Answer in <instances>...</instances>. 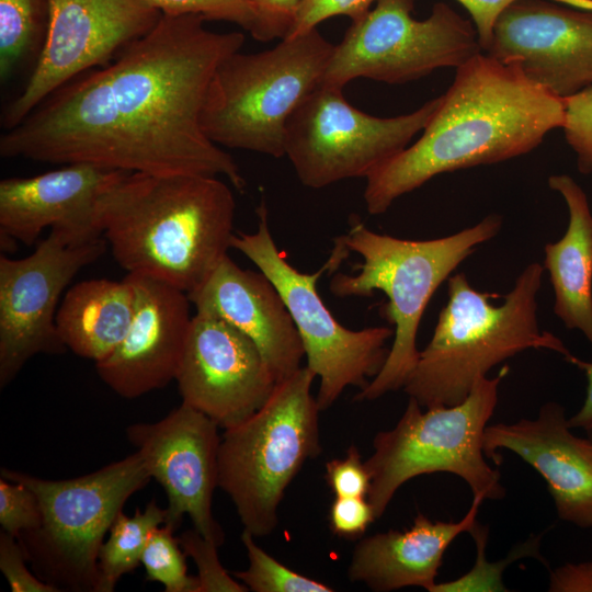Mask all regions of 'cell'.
Segmentation results:
<instances>
[{
	"label": "cell",
	"mask_w": 592,
	"mask_h": 592,
	"mask_svg": "<svg viewBox=\"0 0 592 592\" xmlns=\"http://www.w3.org/2000/svg\"><path fill=\"white\" fill-rule=\"evenodd\" d=\"M254 232L235 234L231 248L244 254L274 284L294 322L307 358L306 366L319 378L316 400L320 411L329 409L350 386L363 389L382 369L394 337L389 327L351 330L327 308L317 282L335 271L350 250L338 237L327 262L314 273L293 266L277 248L269 226L264 202L257 207Z\"/></svg>",
	"instance_id": "30bf717a"
},
{
	"label": "cell",
	"mask_w": 592,
	"mask_h": 592,
	"mask_svg": "<svg viewBox=\"0 0 592 592\" xmlns=\"http://www.w3.org/2000/svg\"><path fill=\"white\" fill-rule=\"evenodd\" d=\"M126 277L135 294L129 328L95 368L115 394L133 399L175 380L193 316L186 293L150 277Z\"/></svg>",
	"instance_id": "ac0fdd59"
},
{
	"label": "cell",
	"mask_w": 592,
	"mask_h": 592,
	"mask_svg": "<svg viewBox=\"0 0 592 592\" xmlns=\"http://www.w3.org/2000/svg\"><path fill=\"white\" fill-rule=\"evenodd\" d=\"M481 496H474L467 513L456 522L431 521L418 513L411 527L389 530L361 538L355 545L348 577L376 592L420 587L429 592L451 543L477 522Z\"/></svg>",
	"instance_id": "7402d4cb"
},
{
	"label": "cell",
	"mask_w": 592,
	"mask_h": 592,
	"mask_svg": "<svg viewBox=\"0 0 592 592\" xmlns=\"http://www.w3.org/2000/svg\"><path fill=\"white\" fill-rule=\"evenodd\" d=\"M187 296L196 311L210 314L247 335L277 383L301 367L305 351L295 322L281 294L261 271L242 269L227 254Z\"/></svg>",
	"instance_id": "44dd1931"
},
{
	"label": "cell",
	"mask_w": 592,
	"mask_h": 592,
	"mask_svg": "<svg viewBox=\"0 0 592 592\" xmlns=\"http://www.w3.org/2000/svg\"><path fill=\"white\" fill-rule=\"evenodd\" d=\"M479 379L469 395L454 406L425 408L409 397L396 425L378 432L373 454L365 460L371 476L367 500L382 517L397 490L408 480L428 474L460 477L474 496L500 500L505 496L498 469L483 452V434L498 403V389L508 375Z\"/></svg>",
	"instance_id": "9c48e42d"
},
{
	"label": "cell",
	"mask_w": 592,
	"mask_h": 592,
	"mask_svg": "<svg viewBox=\"0 0 592 592\" xmlns=\"http://www.w3.org/2000/svg\"><path fill=\"white\" fill-rule=\"evenodd\" d=\"M469 533L477 546L476 565L469 572L458 579L435 583L431 592L506 591L502 583V572L510 562L525 556L536 557L542 560L538 553L542 535L515 547L504 560L490 563L485 558V546L488 536L487 528L481 527L476 522Z\"/></svg>",
	"instance_id": "f1b7e54d"
},
{
	"label": "cell",
	"mask_w": 592,
	"mask_h": 592,
	"mask_svg": "<svg viewBox=\"0 0 592 592\" xmlns=\"http://www.w3.org/2000/svg\"><path fill=\"white\" fill-rule=\"evenodd\" d=\"M27 560L18 538L5 532L0 534V570L12 592H59L41 580L26 566Z\"/></svg>",
	"instance_id": "d590c367"
},
{
	"label": "cell",
	"mask_w": 592,
	"mask_h": 592,
	"mask_svg": "<svg viewBox=\"0 0 592 592\" xmlns=\"http://www.w3.org/2000/svg\"><path fill=\"white\" fill-rule=\"evenodd\" d=\"M571 430L563 407L547 402L536 419L487 425L483 452L497 466L499 449L516 454L546 481L559 519L591 528L592 442Z\"/></svg>",
	"instance_id": "ffe728a7"
},
{
	"label": "cell",
	"mask_w": 592,
	"mask_h": 592,
	"mask_svg": "<svg viewBox=\"0 0 592 592\" xmlns=\"http://www.w3.org/2000/svg\"><path fill=\"white\" fill-rule=\"evenodd\" d=\"M330 531L343 538L362 537L376 520L373 506L367 498L335 497L329 510Z\"/></svg>",
	"instance_id": "8d00e7d4"
},
{
	"label": "cell",
	"mask_w": 592,
	"mask_h": 592,
	"mask_svg": "<svg viewBox=\"0 0 592 592\" xmlns=\"http://www.w3.org/2000/svg\"><path fill=\"white\" fill-rule=\"evenodd\" d=\"M218 428L210 418L182 402L163 419L130 424L125 433L150 477L166 491V524L177 530L189 515L194 528L219 547L225 533L212 512L218 487Z\"/></svg>",
	"instance_id": "9a60e30c"
},
{
	"label": "cell",
	"mask_w": 592,
	"mask_h": 592,
	"mask_svg": "<svg viewBox=\"0 0 592 592\" xmlns=\"http://www.w3.org/2000/svg\"><path fill=\"white\" fill-rule=\"evenodd\" d=\"M235 212L218 177L127 172L101 197L98 224L128 274L190 294L228 254Z\"/></svg>",
	"instance_id": "3957f363"
},
{
	"label": "cell",
	"mask_w": 592,
	"mask_h": 592,
	"mask_svg": "<svg viewBox=\"0 0 592 592\" xmlns=\"http://www.w3.org/2000/svg\"><path fill=\"white\" fill-rule=\"evenodd\" d=\"M568 362L577 365L587 376V396L580 410L568 419L571 429L592 430V362L582 361L573 355L567 358Z\"/></svg>",
	"instance_id": "60d3db41"
},
{
	"label": "cell",
	"mask_w": 592,
	"mask_h": 592,
	"mask_svg": "<svg viewBox=\"0 0 592 592\" xmlns=\"http://www.w3.org/2000/svg\"><path fill=\"white\" fill-rule=\"evenodd\" d=\"M186 556L197 568V592H246L249 589L229 573L218 558V546L204 537L195 528L183 532L178 537Z\"/></svg>",
	"instance_id": "f546056e"
},
{
	"label": "cell",
	"mask_w": 592,
	"mask_h": 592,
	"mask_svg": "<svg viewBox=\"0 0 592 592\" xmlns=\"http://www.w3.org/2000/svg\"><path fill=\"white\" fill-rule=\"evenodd\" d=\"M587 437L592 442V430L587 431Z\"/></svg>",
	"instance_id": "b9f144b4"
},
{
	"label": "cell",
	"mask_w": 592,
	"mask_h": 592,
	"mask_svg": "<svg viewBox=\"0 0 592 592\" xmlns=\"http://www.w3.org/2000/svg\"><path fill=\"white\" fill-rule=\"evenodd\" d=\"M257 15L252 36L260 42L284 38L303 0H247Z\"/></svg>",
	"instance_id": "74e56055"
},
{
	"label": "cell",
	"mask_w": 592,
	"mask_h": 592,
	"mask_svg": "<svg viewBox=\"0 0 592 592\" xmlns=\"http://www.w3.org/2000/svg\"><path fill=\"white\" fill-rule=\"evenodd\" d=\"M164 15H203L207 21H227L254 33L257 15L247 0H145Z\"/></svg>",
	"instance_id": "4dcf8cb0"
},
{
	"label": "cell",
	"mask_w": 592,
	"mask_h": 592,
	"mask_svg": "<svg viewBox=\"0 0 592 592\" xmlns=\"http://www.w3.org/2000/svg\"><path fill=\"white\" fill-rule=\"evenodd\" d=\"M315 378L301 366L276 384L260 409L221 435L218 487L253 537L273 533L287 487L304 464L322 452L321 411L311 394Z\"/></svg>",
	"instance_id": "8992f818"
},
{
	"label": "cell",
	"mask_w": 592,
	"mask_h": 592,
	"mask_svg": "<svg viewBox=\"0 0 592 592\" xmlns=\"http://www.w3.org/2000/svg\"><path fill=\"white\" fill-rule=\"evenodd\" d=\"M126 171L91 163H70L30 178L0 181V236L33 246L45 228L59 231L68 244L101 238L98 206Z\"/></svg>",
	"instance_id": "d6986e66"
},
{
	"label": "cell",
	"mask_w": 592,
	"mask_h": 592,
	"mask_svg": "<svg viewBox=\"0 0 592 592\" xmlns=\"http://www.w3.org/2000/svg\"><path fill=\"white\" fill-rule=\"evenodd\" d=\"M378 0H303L286 37L316 29L329 18L344 15L352 22L362 19Z\"/></svg>",
	"instance_id": "836d02e7"
},
{
	"label": "cell",
	"mask_w": 592,
	"mask_h": 592,
	"mask_svg": "<svg viewBox=\"0 0 592 592\" xmlns=\"http://www.w3.org/2000/svg\"><path fill=\"white\" fill-rule=\"evenodd\" d=\"M469 13L476 27L482 53L486 52L499 15L516 0H456Z\"/></svg>",
	"instance_id": "f35d334b"
},
{
	"label": "cell",
	"mask_w": 592,
	"mask_h": 592,
	"mask_svg": "<svg viewBox=\"0 0 592 592\" xmlns=\"http://www.w3.org/2000/svg\"><path fill=\"white\" fill-rule=\"evenodd\" d=\"M103 237L68 244L50 229L22 259L0 255V387H7L36 354L68 349L56 326L58 299L76 274L106 250Z\"/></svg>",
	"instance_id": "5bb4252c"
},
{
	"label": "cell",
	"mask_w": 592,
	"mask_h": 592,
	"mask_svg": "<svg viewBox=\"0 0 592 592\" xmlns=\"http://www.w3.org/2000/svg\"><path fill=\"white\" fill-rule=\"evenodd\" d=\"M175 382L182 402L224 430L260 409L277 384L247 335L203 311L192 317Z\"/></svg>",
	"instance_id": "2e32d148"
},
{
	"label": "cell",
	"mask_w": 592,
	"mask_h": 592,
	"mask_svg": "<svg viewBox=\"0 0 592 592\" xmlns=\"http://www.w3.org/2000/svg\"><path fill=\"white\" fill-rule=\"evenodd\" d=\"M334 46L316 27L271 49L228 56L208 90L204 134L219 147L285 156L286 123L321 83Z\"/></svg>",
	"instance_id": "52a82bcc"
},
{
	"label": "cell",
	"mask_w": 592,
	"mask_h": 592,
	"mask_svg": "<svg viewBox=\"0 0 592 592\" xmlns=\"http://www.w3.org/2000/svg\"><path fill=\"white\" fill-rule=\"evenodd\" d=\"M167 509L155 499L144 511L136 509L132 516L118 513L99 554V592L114 591L118 580L141 563V556L151 532L166 523Z\"/></svg>",
	"instance_id": "d4e9b609"
},
{
	"label": "cell",
	"mask_w": 592,
	"mask_h": 592,
	"mask_svg": "<svg viewBox=\"0 0 592 592\" xmlns=\"http://www.w3.org/2000/svg\"><path fill=\"white\" fill-rule=\"evenodd\" d=\"M42 512L36 493L25 483L0 478V525L3 532L18 538L37 528Z\"/></svg>",
	"instance_id": "1f68e13d"
},
{
	"label": "cell",
	"mask_w": 592,
	"mask_h": 592,
	"mask_svg": "<svg viewBox=\"0 0 592 592\" xmlns=\"http://www.w3.org/2000/svg\"><path fill=\"white\" fill-rule=\"evenodd\" d=\"M342 89L320 83L286 123L284 152L305 186L366 179L409 146L442 100H430L409 114L377 117L352 106Z\"/></svg>",
	"instance_id": "7c38bea8"
},
{
	"label": "cell",
	"mask_w": 592,
	"mask_h": 592,
	"mask_svg": "<svg viewBox=\"0 0 592 592\" xmlns=\"http://www.w3.org/2000/svg\"><path fill=\"white\" fill-rule=\"evenodd\" d=\"M134 288L122 281L92 278L71 286L56 314L61 341L78 356L98 363L124 339L134 314Z\"/></svg>",
	"instance_id": "cb8c5ba5"
},
{
	"label": "cell",
	"mask_w": 592,
	"mask_h": 592,
	"mask_svg": "<svg viewBox=\"0 0 592 592\" xmlns=\"http://www.w3.org/2000/svg\"><path fill=\"white\" fill-rule=\"evenodd\" d=\"M502 218L488 215L475 226L431 239L408 240L377 234L361 221L339 238L362 258L356 274L338 273L329 289L337 297H369L383 292L382 316L394 325V341L379 373L354 400H375L403 388L417 365V334L423 312L440 285L478 246L498 235Z\"/></svg>",
	"instance_id": "5b68a950"
},
{
	"label": "cell",
	"mask_w": 592,
	"mask_h": 592,
	"mask_svg": "<svg viewBox=\"0 0 592 592\" xmlns=\"http://www.w3.org/2000/svg\"><path fill=\"white\" fill-rule=\"evenodd\" d=\"M37 496L41 525L18 537L33 572L59 592H99V554L124 504L151 477L138 452L72 479H43L1 468Z\"/></svg>",
	"instance_id": "ba28073f"
},
{
	"label": "cell",
	"mask_w": 592,
	"mask_h": 592,
	"mask_svg": "<svg viewBox=\"0 0 592 592\" xmlns=\"http://www.w3.org/2000/svg\"><path fill=\"white\" fill-rule=\"evenodd\" d=\"M45 45L22 90L3 110L1 126H18L50 93L110 64L147 34L162 13L145 0H48Z\"/></svg>",
	"instance_id": "4fadbf2b"
},
{
	"label": "cell",
	"mask_w": 592,
	"mask_h": 592,
	"mask_svg": "<svg viewBox=\"0 0 592 592\" xmlns=\"http://www.w3.org/2000/svg\"><path fill=\"white\" fill-rule=\"evenodd\" d=\"M325 479L334 497L367 498L371 476L358 448L351 445L343 458L326 463Z\"/></svg>",
	"instance_id": "e575fe53"
},
{
	"label": "cell",
	"mask_w": 592,
	"mask_h": 592,
	"mask_svg": "<svg viewBox=\"0 0 592 592\" xmlns=\"http://www.w3.org/2000/svg\"><path fill=\"white\" fill-rule=\"evenodd\" d=\"M249 566L231 574L253 592H331L333 589L320 581L303 576L277 561L242 531Z\"/></svg>",
	"instance_id": "4316f807"
},
{
	"label": "cell",
	"mask_w": 592,
	"mask_h": 592,
	"mask_svg": "<svg viewBox=\"0 0 592 592\" xmlns=\"http://www.w3.org/2000/svg\"><path fill=\"white\" fill-rule=\"evenodd\" d=\"M414 0H378L352 22L334 46L321 83L343 88L356 78L406 83L440 68H458L482 53L471 22L443 2L424 20L412 18Z\"/></svg>",
	"instance_id": "8fae6325"
},
{
	"label": "cell",
	"mask_w": 592,
	"mask_h": 592,
	"mask_svg": "<svg viewBox=\"0 0 592 592\" xmlns=\"http://www.w3.org/2000/svg\"><path fill=\"white\" fill-rule=\"evenodd\" d=\"M550 592H592V560L567 562L550 571Z\"/></svg>",
	"instance_id": "ab89813d"
},
{
	"label": "cell",
	"mask_w": 592,
	"mask_h": 592,
	"mask_svg": "<svg viewBox=\"0 0 592 592\" xmlns=\"http://www.w3.org/2000/svg\"><path fill=\"white\" fill-rule=\"evenodd\" d=\"M441 96L420 138L366 178L371 215L439 174L526 155L565 123L563 99L486 53L456 68Z\"/></svg>",
	"instance_id": "7a4b0ae2"
},
{
	"label": "cell",
	"mask_w": 592,
	"mask_h": 592,
	"mask_svg": "<svg viewBox=\"0 0 592 592\" xmlns=\"http://www.w3.org/2000/svg\"><path fill=\"white\" fill-rule=\"evenodd\" d=\"M543 272L539 263L528 264L499 306L490 301L498 295L476 291L464 273L448 277L447 303L403 386L409 397L422 408L454 406L492 367L520 352L546 349L570 357L559 338L538 327Z\"/></svg>",
	"instance_id": "277c9868"
},
{
	"label": "cell",
	"mask_w": 592,
	"mask_h": 592,
	"mask_svg": "<svg viewBox=\"0 0 592 592\" xmlns=\"http://www.w3.org/2000/svg\"><path fill=\"white\" fill-rule=\"evenodd\" d=\"M174 531L164 523L151 532L141 556L146 578L161 583L166 592H197V577L187 574L186 555Z\"/></svg>",
	"instance_id": "83f0119b"
},
{
	"label": "cell",
	"mask_w": 592,
	"mask_h": 592,
	"mask_svg": "<svg viewBox=\"0 0 592 592\" xmlns=\"http://www.w3.org/2000/svg\"><path fill=\"white\" fill-rule=\"evenodd\" d=\"M485 53L567 99L592 86V13L516 0L497 19Z\"/></svg>",
	"instance_id": "e0dca14e"
},
{
	"label": "cell",
	"mask_w": 592,
	"mask_h": 592,
	"mask_svg": "<svg viewBox=\"0 0 592 592\" xmlns=\"http://www.w3.org/2000/svg\"><path fill=\"white\" fill-rule=\"evenodd\" d=\"M205 21L162 14L110 64L65 83L5 130L0 156L224 177L242 191L239 167L204 134L201 115L219 65L240 50L244 35L213 32Z\"/></svg>",
	"instance_id": "6da1fadb"
},
{
	"label": "cell",
	"mask_w": 592,
	"mask_h": 592,
	"mask_svg": "<svg viewBox=\"0 0 592 592\" xmlns=\"http://www.w3.org/2000/svg\"><path fill=\"white\" fill-rule=\"evenodd\" d=\"M565 200L569 223L563 237L545 246L544 269L555 292V314L579 329L592 345V213L581 186L567 174L548 178Z\"/></svg>",
	"instance_id": "603a6c76"
},
{
	"label": "cell",
	"mask_w": 592,
	"mask_h": 592,
	"mask_svg": "<svg viewBox=\"0 0 592 592\" xmlns=\"http://www.w3.org/2000/svg\"><path fill=\"white\" fill-rule=\"evenodd\" d=\"M48 0H0V78L37 61L49 27Z\"/></svg>",
	"instance_id": "484cf974"
},
{
	"label": "cell",
	"mask_w": 592,
	"mask_h": 592,
	"mask_svg": "<svg viewBox=\"0 0 592 592\" xmlns=\"http://www.w3.org/2000/svg\"><path fill=\"white\" fill-rule=\"evenodd\" d=\"M565 138L577 156L582 173L592 172V86L563 99Z\"/></svg>",
	"instance_id": "d6a6232c"
}]
</instances>
